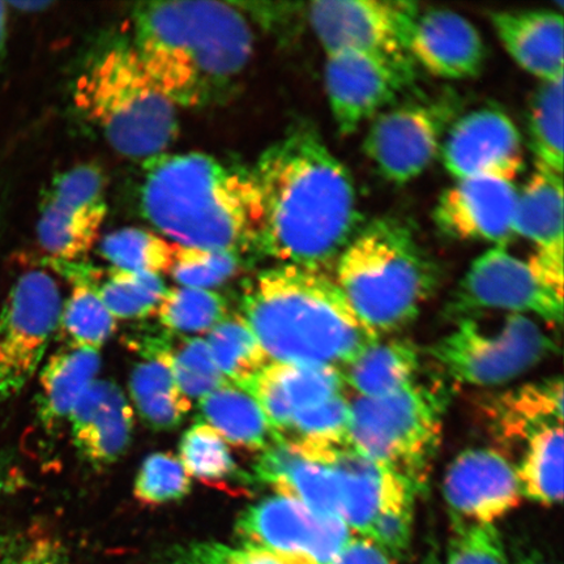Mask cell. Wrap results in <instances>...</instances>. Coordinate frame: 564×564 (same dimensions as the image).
Segmentation results:
<instances>
[{"instance_id": "obj_32", "label": "cell", "mask_w": 564, "mask_h": 564, "mask_svg": "<svg viewBox=\"0 0 564 564\" xmlns=\"http://www.w3.org/2000/svg\"><path fill=\"white\" fill-rule=\"evenodd\" d=\"M208 348L225 379L239 388L270 364L243 316H227L210 330Z\"/></svg>"}, {"instance_id": "obj_7", "label": "cell", "mask_w": 564, "mask_h": 564, "mask_svg": "<svg viewBox=\"0 0 564 564\" xmlns=\"http://www.w3.org/2000/svg\"><path fill=\"white\" fill-rule=\"evenodd\" d=\"M447 393L415 382L390 397L350 401V446L420 490L441 441Z\"/></svg>"}, {"instance_id": "obj_10", "label": "cell", "mask_w": 564, "mask_h": 564, "mask_svg": "<svg viewBox=\"0 0 564 564\" xmlns=\"http://www.w3.org/2000/svg\"><path fill=\"white\" fill-rule=\"evenodd\" d=\"M51 273L28 271L15 281L0 312V401L18 397L37 372L62 313Z\"/></svg>"}, {"instance_id": "obj_3", "label": "cell", "mask_w": 564, "mask_h": 564, "mask_svg": "<svg viewBox=\"0 0 564 564\" xmlns=\"http://www.w3.org/2000/svg\"><path fill=\"white\" fill-rule=\"evenodd\" d=\"M139 204L172 243L258 256L262 202L252 169L202 152L160 154L143 161Z\"/></svg>"}, {"instance_id": "obj_53", "label": "cell", "mask_w": 564, "mask_h": 564, "mask_svg": "<svg viewBox=\"0 0 564 564\" xmlns=\"http://www.w3.org/2000/svg\"><path fill=\"white\" fill-rule=\"evenodd\" d=\"M518 564H552L541 558V556L529 555L520 560Z\"/></svg>"}, {"instance_id": "obj_36", "label": "cell", "mask_w": 564, "mask_h": 564, "mask_svg": "<svg viewBox=\"0 0 564 564\" xmlns=\"http://www.w3.org/2000/svg\"><path fill=\"white\" fill-rule=\"evenodd\" d=\"M58 326L67 347L98 351L116 333L117 322L98 297L96 288L76 284L62 307Z\"/></svg>"}, {"instance_id": "obj_30", "label": "cell", "mask_w": 564, "mask_h": 564, "mask_svg": "<svg viewBox=\"0 0 564 564\" xmlns=\"http://www.w3.org/2000/svg\"><path fill=\"white\" fill-rule=\"evenodd\" d=\"M514 235L535 245V249L563 246V180L538 164L519 192L514 212Z\"/></svg>"}, {"instance_id": "obj_43", "label": "cell", "mask_w": 564, "mask_h": 564, "mask_svg": "<svg viewBox=\"0 0 564 564\" xmlns=\"http://www.w3.org/2000/svg\"><path fill=\"white\" fill-rule=\"evenodd\" d=\"M455 523L447 564H510L496 527Z\"/></svg>"}, {"instance_id": "obj_34", "label": "cell", "mask_w": 564, "mask_h": 564, "mask_svg": "<svg viewBox=\"0 0 564 564\" xmlns=\"http://www.w3.org/2000/svg\"><path fill=\"white\" fill-rule=\"evenodd\" d=\"M417 491L404 478L388 471L382 505L365 539L372 541L392 560L401 558L411 545Z\"/></svg>"}, {"instance_id": "obj_17", "label": "cell", "mask_w": 564, "mask_h": 564, "mask_svg": "<svg viewBox=\"0 0 564 564\" xmlns=\"http://www.w3.org/2000/svg\"><path fill=\"white\" fill-rule=\"evenodd\" d=\"M519 189L498 176L456 180L440 197L434 223L442 235L457 241L506 246L514 235Z\"/></svg>"}, {"instance_id": "obj_33", "label": "cell", "mask_w": 564, "mask_h": 564, "mask_svg": "<svg viewBox=\"0 0 564 564\" xmlns=\"http://www.w3.org/2000/svg\"><path fill=\"white\" fill-rule=\"evenodd\" d=\"M528 141L538 164L563 173V77L542 83L528 112Z\"/></svg>"}, {"instance_id": "obj_27", "label": "cell", "mask_w": 564, "mask_h": 564, "mask_svg": "<svg viewBox=\"0 0 564 564\" xmlns=\"http://www.w3.org/2000/svg\"><path fill=\"white\" fill-rule=\"evenodd\" d=\"M322 464L335 470L340 518L352 534L366 538L384 497L388 471L351 447L335 451Z\"/></svg>"}, {"instance_id": "obj_41", "label": "cell", "mask_w": 564, "mask_h": 564, "mask_svg": "<svg viewBox=\"0 0 564 564\" xmlns=\"http://www.w3.org/2000/svg\"><path fill=\"white\" fill-rule=\"evenodd\" d=\"M173 371L176 387L189 399H203L228 380L218 370L207 341L183 338L173 347Z\"/></svg>"}, {"instance_id": "obj_38", "label": "cell", "mask_w": 564, "mask_h": 564, "mask_svg": "<svg viewBox=\"0 0 564 564\" xmlns=\"http://www.w3.org/2000/svg\"><path fill=\"white\" fill-rule=\"evenodd\" d=\"M181 463L188 476L212 488L231 490L239 470L227 443L207 423H196L182 436Z\"/></svg>"}, {"instance_id": "obj_45", "label": "cell", "mask_w": 564, "mask_h": 564, "mask_svg": "<svg viewBox=\"0 0 564 564\" xmlns=\"http://www.w3.org/2000/svg\"><path fill=\"white\" fill-rule=\"evenodd\" d=\"M9 564H73L61 542L51 534H17L15 547Z\"/></svg>"}, {"instance_id": "obj_51", "label": "cell", "mask_w": 564, "mask_h": 564, "mask_svg": "<svg viewBox=\"0 0 564 564\" xmlns=\"http://www.w3.org/2000/svg\"><path fill=\"white\" fill-rule=\"evenodd\" d=\"M15 7V9L28 12L42 11L47 9L48 6H52L51 2H17L10 4Z\"/></svg>"}, {"instance_id": "obj_4", "label": "cell", "mask_w": 564, "mask_h": 564, "mask_svg": "<svg viewBox=\"0 0 564 564\" xmlns=\"http://www.w3.org/2000/svg\"><path fill=\"white\" fill-rule=\"evenodd\" d=\"M242 316L270 361L343 370L379 340L333 274L288 264L246 282Z\"/></svg>"}, {"instance_id": "obj_44", "label": "cell", "mask_w": 564, "mask_h": 564, "mask_svg": "<svg viewBox=\"0 0 564 564\" xmlns=\"http://www.w3.org/2000/svg\"><path fill=\"white\" fill-rule=\"evenodd\" d=\"M167 564H286L264 550L199 542L178 549Z\"/></svg>"}, {"instance_id": "obj_21", "label": "cell", "mask_w": 564, "mask_h": 564, "mask_svg": "<svg viewBox=\"0 0 564 564\" xmlns=\"http://www.w3.org/2000/svg\"><path fill=\"white\" fill-rule=\"evenodd\" d=\"M68 422L76 449L97 467L118 460L131 442L132 409L119 387L108 380L84 391Z\"/></svg>"}, {"instance_id": "obj_12", "label": "cell", "mask_w": 564, "mask_h": 564, "mask_svg": "<svg viewBox=\"0 0 564 564\" xmlns=\"http://www.w3.org/2000/svg\"><path fill=\"white\" fill-rule=\"evenodd\" d=\"M488 312L520 314L561 326L563 300L541 284L527 260L506 246H492L470 264L449 300L447 314L456 321Z\"/></svg>"}, {"instance_id": "obj_37", "label": "cell", "mask_w": 564, "mask_h": 564, "mask_svg": "<svg viewBox=\"0 0 564 564\" xmlns=\"http://www.w3.org/2000/svg\"><path fill=\"white\" fill-rule=\"evenodd\" d=\"M98 250L116 270L160 274L171 270L174 243L154 231L123 228L102 238Z\"/></svg>"}, {"instance_id": "obj_24", "label": "cell", "mask_w": 564, "mask_h": 564, "mask_svg": "<svg viewBox=\"0 0 564 564\" xmlns=\"http://www.w3.org/2000/svg\"><path fill=\"white\" fill-rule=\"evenodd\" d=\"M256 470L276 496L293 499L321 517L340 518V488L329 465L310 460L276 442L263 451Z\"/></svg>"}, {"instance_id": "obj_48", "label": "cell", "mask_w": 564, "mask_h": 564, "mask_svg": "<svg viewBox=\"0 0 564 564\" xmlns=\"http://www.w3.org/2000/svg\"><path fill=\"white\" fill-rule=\"evenodd\" d=\"M7 39H9V4L0 2V63L6 55Z\"/></svg>"}, {"instance_id": "obj_22", "label": "cell", "mask_w": 564, "mask_h": 564, "mask_svg": "<svg viewBox=\"0 0 564 564\" xmlns=\"http://www.w3.org/2000/svg\"><path fill=\"white\" fill-rule=\"evenodd\" d=\"M131 345L143 357L130 380L131 397L141 419L154 430L175 429L192 409V401L176 387L171 338L148 335Z\"/></svg>"}, {"instance_id": "obj_1", "label": "cell", "mask_w": 564, "mask_h": 564, "mask_svg": "<svg viewBox=\"0 0 564 564\" xmlns=\"http://www.w3.org/2000/svg\"><path fill=\"white\" fill-rule=\"evenodd\" d=\"M258 256L328 272L362 227L355 181L312 124L293 127L260 154Z\"/></svg>"}, {"instance_id": "obj_50", "label": "cell", "mask_w": 564, "mask_h": 564, "mask_svg": "<svg viewBox=\"0 0 564 564\" xmlns=\"http://www.w3.org/2000/svg\"><path fill=\"white\" fill-rule=\"evenodd\" d=\"M20 481L19 474L0 476V499L7 496V494L15 491L19 488Z\"/></svg>"}, {"instance_id": "obj_8", "label": "cell", "mask_w": 564, "mask_h": 564, "mask_svg": "<svg viewBox=\"0 0 564 564\" xmlns=\"http://www.w3.org/2000/svg\"><path fill=\"white\" fill-rule=\"evenodd\" d=\"M453 333L429 348V356L454 382L498 387L524 376L558 345L534 317L506 314L497 323L479 315L456 321Z\"/></svg>"}, {"instance_id": "obj_35", "label": "cell", "mask_w": 564, "mask_h": 564, "mask_svg": "<svg viewBox=\"0 0 564 564\" xmlns=\"http://www.w3.org/2000/svg\"><path fill=\"white\" fill-rule=\"evenodd\" d=\"M167 333H210L228 316L227 301L208 289L176 286L167 289L156 310Z\"/></svg>"}, {"instance_id": "obj_19", "label": "cell", "mask_w": 564, "mask_h": 564, "mask_svg": "<svg viewBox=\"0 0 564 564\" xmlns=\"http://www.w3.org/2000/svg\"><path fill=\"white\" fill-rule=\"evenodd\" d=\"M409 55L430 75L471 79L481 73L486 47L477 28L453 10H427L414 21Z\"/></svg>"}, {"instance_id": "obj_2", "label": "cell", "mask_w": 564, "mask_h": 564, "mask_svg": "<svg viewBox=\"0 0 564 564\" xmlns=\"http://www.w3.org/2000/svg\"><path fill=\"white\" fill-rule=\"evenodd\" d=\"M133 48L176 108L202 109L229 97L249 66L253 32L236 3L212 0L135 7Z\"/></svg>"}, {"instance_id": "obj_40", "label": "cell", "mask_w": 564, "mask_h": 564, "mask_svg": "<svg viewBox=\"0 0 564 564\" xmlns=\"http://www.w3.org/2000/svg\"><path fill=\"white\" fill-rule=\"evenodd\" d=\"M242 258L236 253L194 249L174 243L173 262L169 273L181 286L208 289L236 276Z\"/></svg>"}, {"instance_id": "obj_52", "label": "cell", "mask_w": 564, "mask_h": 564, "mask_svg": "<svg viewBox=\"0 0 564 564\" xmlns=\"http://www.w3.org/2000/svg\"><path fill=\"white\" fill-rule=\"evenodd\" d=\"M13 474H19V471L13 467L9 458L0 454V476H9Z\"/></svg>"}, {"instance_id": "obj_9", "label": "cell", "mask_w": 564, "mask_h": 564, "mask_svg": "<svg viewBox=\"0 0 564 564\" xmlns=\"http://www.w3.org/2000/svg\"><path fill=\"white\" fill-rule=\"evenodd\" d=\"M308 21L326 54L351 51L371 55L415 76L409 39L420 13L413 2L322 0L308 6Z\"/></svg>"}, {"instance_id": "obj_14", "label": "cell", "mask_w": 564, "mask_h": 564, "mask_svg": "<svg viewBox=\"0 0 564 564\" xmlns=\"http://www.w3.org/2000/svg\"><path fill=\"white\" fill-rule=\"evenodd\" d=\"M237 533L243 546L264 550L286 564H329L352 534L340 518L321 517L281 496L250 506Z\"/></svg>"}, {"instance_id": "obj_47", "label": "cell", "mask_w": 564, "mask_h": 564, "mask_svg": "<svg viewBox=\"0 0 564 564\" xmlns=\"http://www.w3.org/2000/svg\"><path fill=\"white\" fill-rule=\"evenodd\" d=\"M329 564H393V560L372 541L351 534L347 544Z\"/></svg>"}, {"instance_id": "obj_26", "label": "cell", "mask_w": 564, "mask_h": 564, "mask_svg": "<svg viewBox=\"0 0 564 564\" xmlns=\"http://www.w3.org/2000/svg\"><path fill=\"white\" fill-rule=\"evenodd\" d=\"M419 370V349L412 343L379 338L343 369L341 376L357 398L377 399L417 382Z\"/></svg>"}, {"instance_id": "obj_31", "label": "cell", "mask_w": 564, "mask_h": 564, "mask_svg": "<svg viewBox=\"0 0 564 564\" xmlns=\"http://www.w3.org/2000/svg\"><path fill=\"white\" fill-rule=\"evenodd\" d=\"M517 476L521 497L541 506L563 499V426H549L529 436Z\"/></svg>"}, {"instance_id": "obj_13", "label": "cell", "mask_w": 564, "mask_h": 564, "mask_svg": "<svg viewBox=\"0 0 564 564\" xmlns=\"http://www.w3.org/2000/svg\"><path fill=\"white\" fill-rule=\"evenodd\" d=\"M108 210L101 167L82 164L54 176L40 208L41 249L53 264L86 257L97 242Z\"/></svg>"}, {"instance_id": "obj_6", "label": "cell", "mask_w": 564, "mask_h": 564, "mask_svg": "<svg viewBox=\"0 0 564 564\" xmlns=\"http://www.w3.org/2000/svg\"><path fill=\"white\" fill-rule=\"evenodd\" d=\"M73 98L83 118L124 158L160 156L178 138V108L148 75L131 42L91 56L76 76Z\"/></svg>"}, {"instance_id": "obj_11", "label": "cell", "mask_w": 564, "mask_h": 564, "mask_svg": "<svg viewBox=\"0 0 564 564\" xmlns=\"http://www.w3.org/2000/svg\"><path fill=\"white\" fill-rule=\"evenodd\" d=\"M457 115L458 101L453 96L386 109L371 121L364 141L366 156L386 181L406 185L441 156Z\"/></svg>"}, {"instance_id": "obj_18", "label": "cell", "mask_w": 564, "mask_h": 564, "mask_svg": "<svg viewBox=\"0 0 564 564\" xmlns=\"http://www.w3.org/2000/svg\"><path fill=\"white\" fill-rule=\"evenodd\" d=\"M443 496L455 521L494 525L517 509L521 497L517 468L491 448L464 451L451 463Z\"/></svg>"}, {"instance_id": "obj_29", "label": "cell", "mask_w": 564, "mask_h": 564, "mask_svg": "<svg viewBox=\"0 0 564 564\" xmlns=\"http://www.w3.org/2000/svg\"><path fill=\"white\" fill-rule=\"evenodd\" d=\"M199 406L207 425L235 447L263 453L276 443L257 401L235 384L217 388Z\"/></svg>"}, {"instance_id": "obj_20", "label": "cell", "mask_w": 564, "mask_h": 564, "mask_svg": "<svg viewBox=\"0 0 564 564\" xmlns=\"http://www.w3.org/2000/svg\"><path fill=\"white\" fill-rule=\"evenodd\" d=\"M345 388L340 370L271 361L241 390L262 409L278 442L295 414L345 393Z\"/></svg>"}, {"instance_id": "obj_49", "label": "cell", "mask_w": 564, "mask_h": 564, "mask_svg": "<svg viewBox=\"0 0 564 564\" xmlns=\"http://www.w3.org/2000/svg\"><path fill=\"white\" fill-rule=\"evenodd\" d=\"M17 534L0 535V564H9L13 547H15Z\"/></svg>"}, {"instance_id": "obj_25", "label": "cell", "mask_w": 564, "mask_h": 564, "mask_svg": "<svg viewBox=\"0 0 564 564\" xmlns=\"http://www.w3.org/2000/svg\"><path fill=\"white\" fill-rule=\"evenodd\" d=\"M563 382L561 378L525 384L500 393L488 404V413L505 441H527L549 426H563Z\"/></svg>"}, {"instance_id": "obj_46", "label": "cell", "mask_w": 564, "mask_h": 564, "mask_svg": "<svg viewBox=\"0 0 564 564\" xmlns=\"http://www.w3.org/2000/svg\"><path fill=\"white\" fill-rule=\"evenodd\" d=\"M527 262L541 284L563 300V246L535 249Z\"/></svg>"}, {"instance_id": "obj_23", "label": "cell", "mask_w": 564, "mask_h": 564, "mask_svg": "<svg viewBox=\"0 0 564 564\" xmlns=\"http://www.w3.org/2000/svg\"><path fill=\"white\" fill-rule=\"evenodd\" d=\"M500 42L518 65L542 83L563 77V17L553 10L491 13Z\"/></svg>"}, {"instance_id": "obj_16", "label": "cell", "mask_w": 564, "mask_h": 564, "mask_svg": "<svg viewBox=\"0 0 564 564\" xmlns=\"http://www.w3.org/2000/svg\"><path fill=\"white\" fill-rule=\"evenodd\" d=\"M324 77L337 130L349 137L397 101L415 76L371 55L341 51L326 54Z\"/></svg>"}, {"instance_id": "obj_5", "label": "cell", "mask_w": 564, "mask_h": 564, "mask_svg": "<svg viewBox=\"0 0 564 564\" xmlns=\"http://www.w3.org/2000/svg\"><path fill=\"white\" fill-rule=\"evenodd\" d=\"M352 312L373 334L415 321L440 284V268L401 218H376L358 229L334 267Z\"/></svg>"}, {"instance_id": "obj_15", "label": "cell", "mask_w": 564, "mask_h": 564, "mask_svg": "<svg viewBox=\"0 0 564 564\" xmlns=\"http://www.w3.org/2000/svg\"><path fill=\"white\" fill-rule=\"evenodd\" d=\"M440 158L455 180L498 176L513 181L524 167L523 140L503 110L488 106L457 117Z\"/></svg>"}, {"instance_id": "obj_42", "label": "cell", "mask_w": 564, "mask_h": 564, "mask_svg": "<svg viewBox=\"0 0 564 564\" xmlns=\"http://www.w3.org/2000/svg\"><path fill=\"white\" fill-rule=\"evenodd\" d=\"M192 479L180 460L172 454L148 456L138 471L133 496L140 503L161 506L176 502L187 496Z\"/></svg>"}, {"instance_id": "obj_39", "label": "cell", "mask_w": 564, "mask_h": 564, "mask_svg": "<svg viewBox=\"0 0 564 564\" xmlns=\"http://www.w3.org/2000/svg\"><path fill=\"white\" fill-rule=\"evenodd\" d=\"M167 289L160 274L112 268L108 279L96 288L98 297L118 319H143L156 312Z\"/></svg>"}, {"instance_id": "obj_28", "label": "cell", "mask_w": 564, "mask_h": 564, "mask_svg": "<svg viewBox=\"0 0 564 564\" xmlns=\"http://www.w3.org/2000/svg\"><path fill=\"white\" fill-rule=\"evenodd\" d=\"M97 350L66 347L48 358L40 376L39 413L45 429L54 430L68 421L84 391L100 370Z\"/></svg>"}]
</instances>
